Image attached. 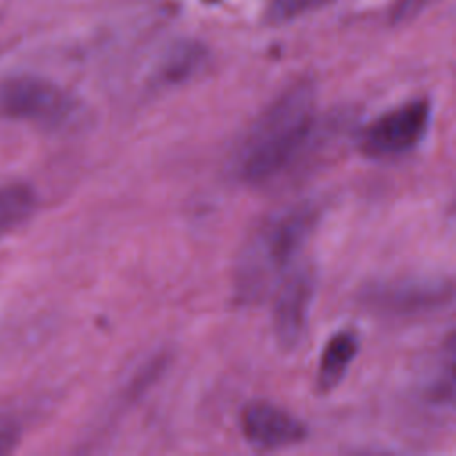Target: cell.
I'll return each instance as SVG.
<instances>
[{
	"instance_id": "11",
	"label": "cell",
	"mask_w": 456,
	"mask_h": 456,
	"mask_svg": "<svg viewBox=\"0 0 456 456\" xmlns=\"http://www.w3.org/2000/svg\"><path fill=\"white\" fill-rule=\"evenodd\" d=\"M198 62H200V53L192 50H185V53L175 55L167 61V64L164 66V78L169 82L183 80L191 75V71L196 68Z\"/></svg>"
},
{
	"instance_id": "9",
	"label": "cell",
	"mask_w": 456,
	"mask_h": 456,
	"mask_svg": "<svg viewBox=\"0 0 456 456\" xmlns=\"http://www.w3.org/2000/svg\"><path fill=\"white\" fill-rule=\"evenodd\" d=\"M36 208V194L23 183L0 187V239L23 224Z\"/></svg>"
},
{
	"instance_id": "6",
	"label": "cell",
	"mask_w": 456,
	"mask_h": 456,
	"mask_svg": "<svg viewBox=\"0 0 456 456\" xmlns=\"http://www.w3.org/2000/svg\"><path fill=\"white\" fill-rule=\"evenodd\" d=\"M315 281L310 269L292 271L276 290L273 305V335L281 351H294L306 331Z\"/></svg>"
},
{
	"instance_id": "4",
	"label": "cell",
	"mask_w": 456,
	"mask_h": 456,
	"mask_svg": "<svg viewBox=\"0 0 456 456\" xmlns=\"http://www.w3.org/2000/svg\"><path fill=\"white\" fill-rule=\"evenodd\" d=\"M429 119L431 103L424 98L410 100L369 123L360 135V150L369 159L404 155L424 139Z\"/></svg>"
},
{
	"instance_id": "1",
	"label": "cell",
	"mask_w": 456,
	"mask_h": 456,
	"mask_svg": "<svg viewBox=\"0 0 456 456\" xmlns=\"http://www.w3.org/2000/svg\"><path fill=\"white\" fill-rule=\"evenodd\" d=\"M315 126V87L297 80L281 91L249 126L233 155V175L264 185L285 171L306 146Z\"/></svg>"
},
{
	"instance_id": "7",
	"label": "cell",
	"mask_w": 456,
	"mask_h": 456,
	"mask_svg": "<svg viewBox=\"0 0 456 456\" xmlns=\"http://www.w3.org/2000/svg\"><path fill=\"white\" fill-rule=\"evenodd\" d=\"M244 438L260 451H276L301 444L308 436V428L290 411L267 403L253 401L240 413Z\"/></svg>"
},
{
	"instance_id": "13",
	"label": "cell",
	"mask_w": 456,
	"mask_h": 456,
	"mask_svg": "<svg viewBox=\"0 0 456 456\" xmlns=\"http://www.w3.org/2000/svg\"><path fill=\"white\" fill-rule=\"evenodd\" d=\"M20 438L18 424L5 415H0V454L11 452Z\"/></svg>"
},
{
	"instance_id": "8",
	"label": "cell",
	"mask_w": 456,
	"mask_h": 456,
	"mask_svg": "<svg viewBox=\"0 0 456 456\" xmlns=\"http://www.w3.org/2000/svg\"><path fill=\"white\" fill-rule=\"evenodd\" d=\"M358 353V337L351 330H340L328 338L321 351L315 385L326 394L338 387Z\"/></svg>"
},
{
	"instance_id": "5",
	"label": "cell",
	"mask_w": 456,
	"mask_h": 456,
	"mask_svg": "<svg viewBox=\"0 0 456 456\" xmlns=\"http://www.w3.org/2000/svg\"><path fill=\"white\" fill-rule=\"evenodd\" d=\"M452 283L444 278H399L372 283L363 301L374 312L413 317L444 308L452 301Z\"/></svg>"
},
{
	"instance_id": "2",
	"label": "cell",
	"mask_w": 456,
	"mask_h": 456,
	"mask_svg": "<svg viewBox=\"0 0 456 456\" xmlns=\"http://www.w3.org/2000/svg\"><path fill=\"white\" fill-rule=\"evenodd\" d=\"M317 210L310 203H297L265 217L246 239L237 258L233 289L242 305L262 301L271 287L283 278L301 248L308 240Z\"/></svg>"
},
{
	"instance_id": "3",
	"label": "cell",
	"mask_w": 456,
	"mask_h": 456,
	"mask_svg": "<svg viewBox=\"0 0 456 456\" xmlns=\"http://www.w3.org/2000/svg\"><path fill=\"white\" fill-rule=\"evenodd\" d=\"M77 114V100L46 78L20 75L0 82L2 118L59 128L71 123Z\"/></svg>"
},
{
	"instance_id": "12",
	"label": "cell",
	"mask_w": 456,
	"mask_h": 456,
	"mask_svg": "<svg viewBox=\"0 0 456 456\" xmlns=\"http://www.w3.org/2000/svg\"><path fill=\"white\" fill-rule=\"evenodd\" d=\"M435 0H395L390 9L392 23H404L417 18Z\"/></svg>"
},
{
	"instance_id": "10",
	"label": "cell",
	"mask_w": 456,
	"mask_h": 456,
	"mask_svg": "<svg viewBox=\"0 0 456 456\" xmlns=\"http://www.w3.org/2000/svg\"><path fill=\"white\" fill-rule=\"evenodd\" d=\"M335 0H269L267 20L273 23H287L314 12Z\"/></svg>"
}]
</instances>
